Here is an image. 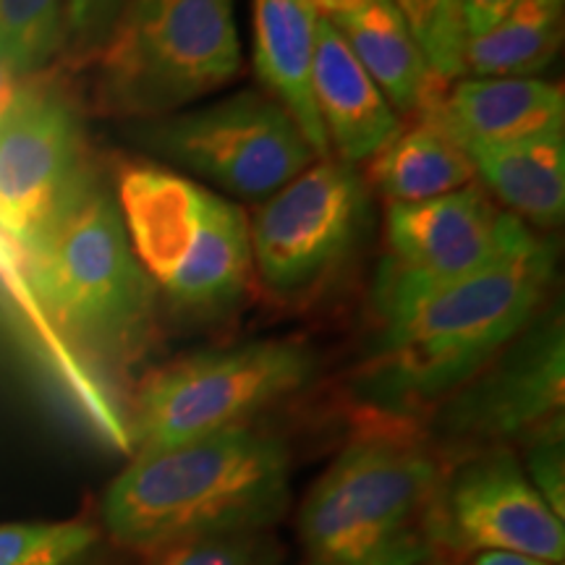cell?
Returning <instances> with one entry per match:
<instances>
[{"label":"cell","mask_w":565,"mask_h":565,"mask_svg":"<svg viewBox=\"0 0 565 565\" xmlns=\"http://www.w3.org/2000/svg\"><path fill=\"white\" fill-rule=\"evenodd\" d=\"M553 270V246L529 231L482 270L380 307L359 398L401 419L445 404L526 328Z\"/></svg>","instance_id":"obj_1"},{"label":"cell","mask_w":565,"mask_h":565,"mask_svg":"<svg viewBox=\"0 0 565 565\" xmlns=\"http://www.w3.org/2000/svg\"><path fill=\"white\" fill-rule=\"evenodd\" d=\"M291 458L275 435L238 424L137 454L103 500L118 545L160 550L223 532H267L288 508Z\"/></svg>","instance_id":"obj_2"},{"label":"cell","mask_w":565,"mask_h":565,"mask_svg":"<svg viewBox=\"0 0 565 565\" xmlns=\"http://www.w3.org/2000/svg\"><path fill=\"white\" fill-rule=\"evenodd\" d=\"M448 471L404 435H362L341 450L299 513L309 565H433L443 555Z\"/></svg>","instance_id":"obj_3"},{"label":"cell","mask_w":565,"mask_h":565,"mask_svg":"<svg viewBox=\"0 0 565 565\" xmlns=\"http://www.w3.org/2000/svg\"><path fill=\"white\" fill-rule=\"evenodd\" d=\"M26 249L32 291L61 330L110 362L139 356L154 322V286L110 194L82 183Z\"/></svg>","instance_id":"obj_4"},{"label":"cell","mask_w":565,"mask_h":565,"mask_svg":"<svg viewBox=\"0 0 565 565\" xmlns=\"http://www.w3.org/2000/svg\"><path fill=\"white\" fill-rule=\"evenodd\" d=\"M97 55L110 110L168 116L225 87L242 68L236 0H129Z\"/></svg>","instance_id":"obj_5"},{"label":"cell","mask_w":565,"mask_h":565,"mask_svg":"<svg viewBox=\"0 0 565 565\" xmlns=\"http://www.w3.org/2000/svg\"><path fill=\"white\" fill-rule=\"evenodd\" d=\"M315 353L294 341H252L202 351L145 380L126 433L137 454L238 427L312 380Z\"/></svg>","instance_id":"obj_6"},{"label":"cell","mask_w":565,"mask_h":565,"mask_svg":"<svg viewBox=\"0 0 565 565\" xmlns=\"http://www.w3.org/2000/svg\"><path fill=\"white\" fill-rule=\"evenodd\" d=\"M134 139L154 158L244 200L273 196L317 158L288 110L265 92L145 118Z\"/></svg>","instance_id":"obj_7"},{"label":"cell","mask_w":565,"mask_h":565,"mask_svg":"<svg viewBox=\"0 0 565 565\" xmlns=\"http://www.w3.org/2000/svg\"><path fill=\"white\" fill-rule=\"evenodd\" d=\"M364 221L362 175L349 162L324 158L303 168L254 212V265L275 294H303L359 242Z\"/></svg>","instance_id":"obj_8"},{"label":"cell","mask_w":565,"mask_h":565,"mask_svg":"<svg viewBox=\"0 0 565 565\" xmlns=\"http://www.w3.org/2000/svg\"><path fill=\"white\" fill-rule=\"evenodd\" d=\"M526 233V223L500 212L475 183L427 202L391 204V259L380 270L374 307L482 270Z\"/></svg>","instance_id":"obj_9"},{"label":"cell","mask_w":565,"mask_h":565,"mask_svg":"<svg viewBox=\"0 0 565 565\" xmlns=\"http://www.w3.org/2000/svg\"><path fill=\"white\" fill-rule=\"evenodd\" d=\"M440 536L448 563L492 550L550 565L565 557L563 521L545 505L508 448L479 450L445 475Z\"/></svg>","instance_id":"obj_10"},{"label":"cell","mask_w":565,"mask_h":565,"mask_svg":"<svg viewBox=\"0 0 565 565\" xmlns=\"http://www.w3.org/2000/svg\"><path fill=\"white\" fill-rule=\"evenodd\" d=\"M563 322L550 317L521 338L490 374L445 401V440L492 450L513 440L529 445L563 429Z\"/></svg>","instance_id":"obj_11"},{"label":"cell","mask_w":565,"mask_h":565,"mask_svg":"<svg viewBox=\"0 0 565 565\" xmlns=\"http://www.w3.org/2000/svg\"><path fill=\"white\" fill-rule=\"evenodd\" d=\"M76 121L53 95H19L0 118V231L21 246L55 221L82 186Z\"/></svg>","instance_id":"obj_12"},{"label":"cell","mask_w":565,"mask_h":565,"mask_svg":"<svg viewBox=\"0 0 565 565\" xmlns=\"http://www.w3.org/2000/svg\"><path fill=\"white\" fill-rule=\"evenodd\" d=\"M312 89L328 141L349 166L374 158L401 129L391 103L324 17L317 19Z\"/></svg>","instance_id":"obj_13"},{"label":"cell","mask_w":565,"mask_h":565,"mask_svg":"<svg viewBox=\"0 0 565 565\" xmlns=\"http://www.w3.org/2000/svg\"><path fill=\"white\" fill-rule=\"evenodd\" d=\"M207 189L154 166L129 168L118 183L126 238L154 288L166 286L192 249Z\"/></svg>","instance_id":"obj_14"},{"label":"cell","mask_w":565,"mask_h":565,"mask_svg":"<svg viewBox=\"0 0 565 565\" xmlns=\"http://www.w3.org/2000/svg\"><path fill=\"white\" fill-rule=\"evenodd\" d=\"M317 13L309 0H252L254 68L299 131L317 160L330 158V141L320 121L312 89Z\"/></svg>","instance_id":"obj_15"},{"label":"cell","mask_w":565,"mask_h":565,"mask_svg":"<svg viewBox=\"0 0 565 565\" xmlns=\"http://www.w3.org/2000/svg\"><path fill=\"white\" fill-rule=\"evenodd\" d=\"M254 267L249 221L236 204L207 189L200 231L160 294L173 312L186 317H215L242 299Z\"/></svg>","instance_id":"obj_16"},{"label":"cell","mask_w":565,"mask_h":565,"mask_svg":"<svg viewBox=\"0 0 565 565\" xmlns=\"http://www.w3.org/2000/svg\"><path fill=\"white\" fill-rule=\"evenodd\" d=\"M443 87L424 100L414 126L404 129L374 154L370 179L393 204L427 202L458 192L475 179V162L458 134L445 121Z\"/></svg>","instance_id":"obj_17"},{"label":"cell","mask_w":565,"mask_h":565,"mask_svg":"<svg viewBox=\"0 0 565 565\" xmlns=\"http://www.w3.org/2000/svg\"><path fill=\"white\" fill-rule=\"evenodd\" d=\"M445 121L466 150L475 145H508L547 131H563L561 84L534 76L463 79L440 100Z\"/></svg>","instance_id":"obj_18"},{"label":"cell","mask_w":565,"mask_h":565,"mask_svg":"<svg viewBox=\"0 0 565 565\" xmlns=\"http://www.w3.org/2000/svg\"><path fill=\"white\" fill-rule=\"evenodd\" d=\"M330 21L393 110L416 113L445 84L424 61L391 0H364Z\"/></svg>","instance_id":"obj_19"},{"label":"cell","mask_w":565,"mask_h":565,"mask_svg":"<svg viewBox=\"0 0 565 565\" xmlns=\"http://www.w3.org/2000/svg\"><path fill=\"white\" fill-rule=\"evenodd\" d=\"M475 171L515 217L555 228L565 212V139L547 131L508 145L469 147Z\"/></svg>","instance_id":"obj_20"},{"label":"cell","mask_w":565,"mask_h":565,"mask_svg":"<svg viewBox=\"0 0 565 565\" xmlns=\"http://www.w3.org/2000/svg\"><path fill=\"white\" fill-rule=\"evenodd\" d=\"M565 0H515L484 32L469 34L463 76H534L555 61L563 40Z\"/></svg>","instance_id":"obj_21"},{"label":"cell","mask_w":565,"mask_h":565,"mask_svg":"<svg viewBox=\"0 0 565 565\" xmlns=\"http://www.w3.org/2000/svg\"><path fill=\"white\" fill-rule=\"evenodd\" d=\"M63 40V0H0V58L17 76L45 66Z\"/></svg>","instance_id":"obj_22"},{"label":"cell","mask_w":565,"mask_h":565,"mask_svg":"<svg viewBox=\"0 0 565 565\" xmlns=\"http://www.w3.org/2000/svg\"><path fill=\"white\" fill-rule=\"evenodd\" d=\"M437 79L463 76V0H391Z\"/></svg>","instance_id":"obj_23"},{"label":"cell","mask_w":565,"mask_h":565,"mask_svg":"<svg viewBox=\"0 0 565 565\" xmlns=\"http://www.w3.org/2000/svg\"><path fill=\"white\" fill-rule=\"evenodd\" d=\"M95 542L84 524L0 526V565H68Z\"/></svg>","instance_id":"obj_24"},{"label":"cell","mask_w":565,"mask_h":565,"mask_svg":"<svg viewBox=\"0 0 565 565\" xmlns=\"http://www.w3.org/2000/svg\"><path fill=\"white\" fill-rule=\"evenodd\" d=\"M154 565H280L282 553L267 532L194 536L160 550Z\"/></svg>","instance_id":"obj_25"},{"label":"cell","mask_w":565,"mask_h":565,"mask_svg":"<svg viewBox=\"0 0 565 565\" xmlns=\"http://www.w3.org/2000/svg\"><path fill=\"white\" fill-rule=\"evenodd\" d=\"M129 0H63L66 40L82 53H100Z\"/></svg>","instance_id":"obj_26"},{"label":"cell","mask_w":565,"mask_h":565,"mask_svg":"<svg viewBox=\"0 0 565 565\" xmlns=\"http://www.w3.org/2000/svg\"><path fill=\"white\" fill-rule=\"evenodd\" d=\"M526 477L557 519H565V475H563V429L536 437L526 445Z\"/></svg>","instance_id":"obj_27"},{"label":"cell","mask_w":565,"mask_h":565,"mask_svg":"<svg viewBox=\"0 0 565 565\" xmlns=\"http://www.w3.org/2000/svg\"><path fill=\"white\" fill-rule=\"evenodd\" d=\"M515 0H463L466 32L479 34L492 26L503 13L511 9Z\"/></svg>","instance_id":"obj_28"},{"label":"cell","mask_w":565,"mask_h":565,"mask_svg":"<svg viewBox=\"0 0 565 565\" xmlns=\"http://www.w3.org/2000/svg\"><path fill=\"white\" fill-rule=\"evenodd\" d=\"M19 82H17V74H13L9 63L0 58V118L9 113L13 105L19 100Z\"/></svg>","instance_id":"obj_29"},{"label":"cell","mask_w":565,"mask_h":565,"mask_svg":"<svg viewBox=\"0 0 565 565\" xmlns=\"http://www.w3.org/2000/svg\"><path fill=\"white\" fill-rule=\"evenodd\" d=\"M475 565H550V563L534 561V557H526V555L498 553V550H492V553L475 555Z\"/></svg>","instance_id":"obj_30"},{"label":"cell","mask_w":565,"mask_h":565,"mask_svg":"<svg viewBox=\"0 0 565 565\" xmlns=\"http://www.w3.org/2000/svg\"><path fill=\"white\" fill-rule=\"evenodd\" d=\"M362 3L364 0H309V6H312V9L324 19L341 17V13H349Z\"/></svg>","instance_id":"obj_31"},{"label":"cell","mask_w":565,"mask_h":565,"mask_svg":"<svg viewBox=\"0 0 565 565\" xmlns=\"http://www.w3.org/2000/svg\"><path fill=\"white\" fill-rule=\"evenodd\" d=\"M433 565H448V563H433Z\"/></svg>","instance_id":"obj_32"}]
</instances>
